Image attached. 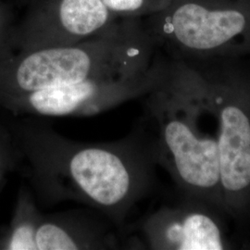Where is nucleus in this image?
<instances>
[{"mask_svg": "<svg viewBox=\"0 0 250 250\" xmlns=\"http://www.w3.org/2000/svg\"><path fill=\"white\" fill-rule=\"evenodd\" d=\"M17 136L40 203L83 204L123 230L134 207L155 188L158 166L136 128L117 141L86 143L32 120Z\"/></svg>", "mask_w": 250, "mask_h": 250, "instance_id": "obj_1", "label": "nucleus"}, {"mask_svg": "<svg viewBox=\"0 0 250 250\" xmlns=\"http://www.w3.org/2000/svg\"><path fill=\"white\" fill-rule=\"evenodd\" d=\"M139 99L142 114L135 128L157 166L177 191L224 209L216 120L197 65L167 57L161 79Z\"/></svg>", "mask_w": 250, "mask_h": 250, "instance_id": "obj_2", "label": "nucleus"}, {"mask_svg": "<svg viewBox=\"0 0 250 250\" xmlns=\"http://www.w3.org/2000/svg\"><path fill=\"white\" fill-rule=\"evenodd\" d=\"M162 56L142 18H120L106 31L72 45L20 54L0 70L4 99L69 89L100 78L143 73Z\"/></svg>", "mask_w": 250, "mask_h": 250, "instance_id": "obj_3", "label": "nucleus"}, {"mask_svg": "<svg viewBox=\"0 0 250 250\" xmlns=\"http://www.w3.org/2000/svg\"><path fill=\"white\" fill-rule=\"evenodd\" d=\"M208 90L217 126L221 200L242 249L250 236V59L190 62Z\"/></svg>", "mask_w": 250, "mask_h": 250, "instance_id": "obj_4", "label": "nucleus"}, {"mask_svg": "<svg viewBox=\"0 0 250 250\" xmlns=\"http://www.w3.org/2000/svg\"><path fill=\"white\" fill-rule=\"evenodd\" d=\"M143 21L157 48L171 59H250V0H170Z\"/></svg>", "mask_w": 250, "mask_h": 250, "instance_id": "obj_5", "label": "nucleus"}, {"mask_svg": "<svg viewBox=\"0 0 250 250\" xmlns=\"http://www.w3.org/2000/svg\"><path fill=\"white\" fill-rule=\"evenodd\" d=\"M134 247L152 250L241 249L231 218L221 207L176 190V197L135 224Z\"/></svg>", "mask_w": 250, "mask_h": 250, "instance_id": "obj_6", "label": "nucleus"}, {"mask_svg": "<svg viewBox=\"0 0 250 250\" xmlns=\"http://www.w3.org/2000/svg\"><path fill=\"white\" fill-rule=\"evenodd\" d=\"M115 228V224L93 209L44 214L25 194L5 250H118L123 245Z\"/></svg>", "mask_w": 250, "mask_h": 250, "instance_id": "obj_7", "label": "nucleus"}, {"mask_svg": "<svg viewBox=\"0 0 250 250\" xmlns=\"http://www.w3.org/2000/svg\"><path fill=\"white\" fill-rule=\"evenodd\" d=\"M17 36L21 53L72 45L106 31L116 17L102 0H34Z\"/></svg>", "mask_w": 250, "mask_h": 250, "instance_id": "obj_8", "label": "nucleus"}, {"mask_svg": "<svg viewBox=\"0 0 250 250\" xmlns=\"http://www.w3.org/2000/svg\"><path fill=\"white\" fill-rule=\"evenodd\" d=\"M118 18H146L165 9L170 0H102Z\"/></svg>", "mask_w": 250, "mask_h": 250, "instance_id": "obj_9", "label": "nucleus"}, {"mask_svg": "<svg viewBox=\"0 0 250 250\" xmlns=\"http://www.w3.org/2000/svg\"><path fill=\"white\" fill-rule=\"evenodd\" d=\"M28 1H30V2H33V0H28Z\"/></svg>", "mask_w": 250, "mask_h": 250, "instance_id": "obj_10", "label": "nucleus"}, {"mask_svg": "<svg viewBox=\"0 0 250 250\" xmlns=\"http://www.w3.org/2000/svg\"><path fill=\"white\" fill-rule=\"evenodd\" d=\"M0 168H1V167H0Z\"/></svg>", "mask_w": 250, "mask_h": 250, "instance_id": "obj_11", "label": "nucleus"}]
</instances>
